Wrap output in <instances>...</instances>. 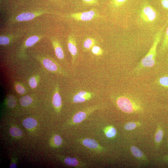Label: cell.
Segmentation results:
<instances>
[{"mask_svg": "<svg viewBox=\"0 0 168 168\" xmlns=\"http://www.w3.org/2000/svg\"><path fill=\"white\" fill-rule=\"evenodd\" d=\"M157 15L156 11L149 4L146 3L142 5L140 12V17L143 21L152 22L156 19Z\"/></svg>", "mask_w": 168, "mask_h": 168, "instance_id": "obj_2", "label": "cell"}, {"mask_svg": "<svg viewBox=\"0 0 168 168\" xmlns=\"http://www.w3.org/2000/svg\"><path fill=\"white\" fill-rule=\"evenodd\" d=\"M7 105L9 107H14L16 104L14 97L12 96H9L7 98Z\"/></svg>", "mask_w": 168, "mask_h": 168, "instance_id": "obj_26", "label": "cell"}, {"mask_svg": "<svg viewBox=\"0 0 168 168\" xmlns=\"http://www.w3.org/2000/svg\"><path fill=\"white\" fill-rule=\"evenodd\" d=\"M163 136V132L162 128L159 126L155 136V141L158 146L162 141Z\"/></svg>", "mask_w": 168, "mask_h": 168, "instance_id": "obj_17", "label": "cell"}, {"mask_svg": "<svg viewBox=\"0 0 168 168\" xmlns=\"http://www.w3.org/2000/svg\"><path fill=\"white\" fill-rule=\"evenodd\" d=\"M158 82L162 86L168 88V76H165L161 77L159 79Z\"/></svg>", "mask_w": 168, "mask_h": 168, "instance_id": "obj_24", "label": "cell"}, {"mask_svg": "<svg viewBox=\"0 0 168 168\" xmlns=\"http://www.w3.org/2000/svg\"><path fill=\"white\" fill-rule=\"evenodd\" d=\"M10 134L14 137H19L22 134V132L21 130L18 128L13 127L11 128L10 130Z\"/></svg>", "mask_w": 168, "mask_h": 168, "instance_id": "obj_23", "label": "cell"}, {"mask_svg": "<svg viewBox=\"0 0 168 168\" xmlns=\"http://www.w3.org/2000/svg\"><path fill=\"white\" fill-rule=\"evenodd\" d=\"M101 107V105H95L86 107L83 110L77 112L72 118V120L73 123L76 124L82 122L89 114Z\"/></svg>", "mask_w": 168, "mask_h": 168, "instance_id": "obj_4", "label": "cell"}, {"mask_svg": "<svg viewBox=\"0 0 168 168\" xmlns=\"http://www.w3.org/2000/svg\"><path fill=\"white\" fill-rule=\"evenodd\" d=\"M43 63L44 67L49 71L55 72L58 71L60 73L63 75H67V74L58 67L56 63L50 59L48 58H44L43 60Z\"/></svg>", "mask_w": 168, "mask_h": 168, "instance_id": "obj_10", "label": "cell"}, {"mask_svg": "<svg viewBox=\"0 0 168 168\" xmlns=\"http://www.w3.org/2000/svg\"><path fill=\"white\" fill-rule=\"evenodd\" d=\"M82 144L85 146L98 152L104 151V149L95 140L89 138H84L81 140Z\"/></svg>", "mask_w": 168, "mask_h": 168, "instance_id": "obj_8", "label": "cell"}, {"mask_svg": "<svg viewBox=\"0 0 168 168\" xmlns=\"http://www.w3.org/2000/svg\"><path fill=\"white\" fill-rule=\"evenodd\" d=\"M64 161L65 164L71 166L83 167L86 166L84 163L74 157H67L64 159Z\"/></svg>", "mask_w": 168, "mask_h": 168, "instance_id": "obj_12", "label": "cell"}, {"mask_svg": "<svg viewBox=\"0 0 168 168\" xmlns=\"http://www.w3.org/2000/svg\"><path fill=\"white\" fill-rule=\"evenodd\" d=\"M95 41L94 40L91 38H88L86 39L84 41L83 44V47L85 51H87L91 49L95 45Z\"/></svg>", "mask_w": 168, "mask_h": 168, "instance_id": "obj_19", "label": "cell"}, {"mask_svg": "<svg viewBox=\"0 0 168 168\" xmlns=\"http://www.w3.org/2000/svg\"><path fill=\"white\" fill-rule=\"evenodd\" d=\"M160 2L163 8L168 11V0H160Z\"/></svg>", "mask_w": 168, "mask_h": 168, "instance_id": "obj_32", "label": "cell"}, {"mask_svg": "<svg viewBox=\"0 0 168 168\" xmlns=\"http://www.w3.org/2000/svg\"><path fill=\"white\" fill-rule=\"evenodd\" d=\"M32 98L28 95L22 97L20 99V103L21 105L24 106H28L32 102Z\"/></svg>", "mask_w": 168, "mask_h": 168, "instance_id": "obj_22", "label": "cell"}, {"mask_svg": "<svg viewBox=\"0 0 168 168\" xmlns=\"http://www.w3.org/2000/svg\"><path fill=\"white\" fill-rule=\"evenodd\" d=\"M29 84L31 88L36 87L37 85V82L35 78L34 77H31L29 80Z\"/></svg>", "mask_w": 168, "mask_h": 168, "instance_id": "obj_30", "label": "cell"}, {"mask_svg": "<svg viewBox=\"0 0 168 168\" xmlns=\"http://www.w3.org/2000/svg\"><path fill=\"white\" fill-rule=\"evenodd\" d=\"M136 126L137 125L135 123L133 122H130L126 123L124 127L125 129L130 130L134 129Z\"/></svg>", "mask_w": 168, "mask_h": 168, "instance_id": "obj_28", "label": "cell"}, {"mask_svg": "<svg viewBox=\"0 0 168 168\" xmlns=\"http://www.w3.org/2000/svg\"><path fill=\"white\" fill-rule=\"evenodd\" d=\"M15 88L16 91L20 94H22L25 91L24 88L20 85H17L16 86Z\"/></svg>", "mask_w": 168, "mask_h": 168, "instance_id": "obj_31", "label": "cell"}, {"mask_svg": "<svg viewBox=\"0 0 168 168\" xmlns=\"http://www.w3.org/2000/svg\"><path fill=\"white\" fill-rule=\"evenodd\" d=\"M165 26L161 27L154 38L153 44L148 52L142 59L139 66L141 67H152L154 65L156 53V48L162 36Z\"/></svg>", "mask_w": 168, "mask_h": 168, "instance_id": "obj_1", "label": "cell"}, {"mask_svg": "<svg viewBox=\"0 0 168 168\" xmlns=\"http://www.w3.org/2000/svg\"><path fill=\"white\" fill-rule=\"evenodd\" d=\"M164 32L162 41L161 50L164 51L168 47V25Z\"/></svg>", "mask_w": 168, "mask_h": 168, "instance_id": "obj_20", "label": "cell"}, {"mask_svg": "<svg viewBox=\"0 0 168 168\" xmlns=\"http://www.w3.org/2000/svg\"><path fill=\"white\" fill-rule=\"evenodd\" d=\"M104 132L106 137L109 138H114L116 134V129L112 126H110L106 128Z\"/></svg>", "mask_w": 168, "mask_h": 168, "instance_id": "obj_18", "label": "cell"}, {"mask_svg": "<svg viewBox=\"0 0 168 168\" xmlns=\"http://www.w3.org/2000/svg\"><path fill=\"white\" fill-rule=\"evenodd\" d=\"M117 105L119 108L123 111L131 113L137 110L140 107L134 103L129 98L125 96L119 97L116 101Z\"/></svg>", "mask_w": 168, "mask_h": 168, "instance_id": "obj_3", "label": "cell"}, {"mask_svg": "<svg viewBox=\"0 0 168 168\" xmlns=\"http://www.w3.org/2000/svg\"><path fill=\"white\" fill-rule=\"evenodd\" d=\"M16 38V36L13 35H2L0 36V44L1 45H6Z\"/></svg>", "mask_w": 168, "mask_h": 168, "instance_id": "obj_16", "label": "cell"}, {"mask_svg": "<svg viewBox=\"0 0 168 168\" xmlns=\"http://www.w3.org/2000/svg\"><path fill=\"white\" fill-rule=\"evenodd\" d=\"M17 167L16 164L15 163H12L10 166V168H16Z\"/></svg>", "mask_w": 168, "mask_h": 168, "instance_id": "obj_35", "label": "cell"}, {"mask_svg": "<svg viewBox=\"0 0 168 168\" xmlns=\"http://www.w3.org/2000/svg\"><path fill=\"white\" fill-rule=\"evenodd\" d=\"M68 47L72 56V63L74 64L77 54V44L74 37L71 35L68 37Z\"/></svg>", "mask_w": 168, "mask_h": 168, "instance_id": "obj_9", "label": "cell"}, {"mask_svg": "<svg viewBox=\"0 0 168 168\" xmlns=\"http://www.w3.org/2000/svg\"><path fill=\"white\" fill-rule=\"evenodd\" d=\"M94 96L95 94L92 92L80 91L74 95L73 101L75 103H82L91 99Z\"/></svg>", "mask_w": 168, "mask_h": 168, "instance_id": "obj_7", "label": "cell"}, {"mask_svg": "<svg viewBox=\"0 0 168 168\" xmlns=\"http://www.w3.org/2000/svg\"><path fill=\"white\" fill-rule=\"evenodd\" d=\"M51 39L54 48V52L56 56L59 59H63L64 54L59 43L56 39L51 38Z\"/></svg>", "mask_w": 168, "mask_h": 168, "instance_id": "obj_11", "label": "cell"}, {"mask_svg": "<svg viewBox=\"0 0 168 168\" xmlns=\"http://www.w3.org/2000/svg\"><path fill=\"white\" fill-rule=\"evenodd\" d=\"M96 16L95 12L91 10L87 12L71 14L68 16L76 20L86 21L92 20Z\"/></svg>", "mask_w": 168, "mask_h": 168, "instance_id": "obj_5", "label": "cell"}, {"mask_svg": "<svg viewBox=\"0 0 168 168\" xmlns=\"http://www.w3.org/2000/svg\"><path fill=\"white\" fill-rule=\"evenodd\" d=\"M85 3L88 4H92L96 3L97 2L96 0H83Z\"/></svg>", "mask_w": 168, "mask_h": 168, "instance_id": "obj_33", "label": "cell"}, {"mask_svg": "<svg viewBox=\"0 0 168 168\" xmlns=\"http://www.w3.org/2000/svg\"><path fill=\"white\" fill-rule=\"evenodd\" d=\"M131 152L133 156L138 158H140L144 156L142 152L137 147L132 146L131 148Z\"/></svg>", "mask_w": 168, "mask_h": 168, "instance_id": "obj_21", "label": "cell"}, {"mask_svg": "<svg viewBox=\"0 0 168 168\" xmlns=\"http://www.w3.org/2000/svg\"><path fill=\"white\" fill-rule=\"evenodd\" d=\"M37 124V121L31 118H27L24 120L23 122L24 126L28 129H30L35 127Z\"/></svg>", "mask_w": 168, "mask_h": 168, "instance_id": "obj_15", "label": "cell"}, {"mask_svg": "<svg viewBox=\"0 0 168 168\" xmlns=\"http://www.w3.org/2000/svg\"><path fill=\"white\" fill-rule=\"evenodd\" d=\"M42 38V35H33L29 37L25 42L26 47H30L33 46Z\"/></svg>", "mask_w": 168, "mask_h": 168, "instance_id": "obj_13", "label": "cell"}, {"mask_svg": "<svg viewBox=\"0 0 168 168\" xmlns=\"http://www.w3.org/2000/svg\"><path fill=\"white\" fill-rule=\"evenodd\" d=\"M92 53L96 56H99L102 55L103 51L101 48L99 46L94 45L91 49Z\"/></svg>", "mask_w": 168, "mask_h": 168, "instance_id": "obj_25", "label": "cell"}, {"mask_svg": "<svg viewBox=\"0 0 168 168\" xmlns=\"http://www.w3.org/2000/svg\"><path fill=\"white\" fill-rule=\"evenodd\" d=\"M54 144L56 146H59L62 143V138L59 135H56L54 137Z\"/></svg>", "mask_w": 168, "mask_h": 168, "instance_id": "obj_29", "label": "cell"}, {"mask_svg": "<svg viewBox=\"0 0 168 168\" xmlns=\"http://www.w3.org/2000/svg\"><path fill=\"white\" fill-rule=\"evenodd\" d=\"M56 92L54 95L53 98L52 103L54 107L56 108L59 109L62 104L61 97L58 92V88H56Z\"/></svg>", "mask_w": 168, "mask_h": 168, "instance_id": "obj_14", "label": "cell"}, {"mask_svg": "<svg viewBox=\"0 0 168 168\" xmlns=\"http://www.w3.org/2000/svg\"><path fill=\"white\" fill-rule=\"evenodd\" d=\"M162 159L164 161H168V155L163 157Z\"/></svg>", "mask_w": 168, "mask_h": 168, "instance_id": "obj_34", "label": "cell"}, {"mask_svg": "<svg viewBox=\"0 0 168 168\" xmlns=\"http://www.w3.org/2000/svg\"><path fill=\"white\" fill-rule=\"evenodd\" d=\"M46 13V12L43 11L23 12L16 16L14 21L17 22L29 21Z\"/></svg>", "mask_w": 168, "mask_h": 168, "instance_id": "obj_6", "label": "cell"}, {"mask_svg": "<svg viewBox=\"0 0 168 168\" xmlns=\"http://www.w3.org/2000/svg\"><path fill=\"white\" fill-rule=\"evenodd\" d=\"M128 0H112V4L115 7H119L123 5Z\"/></svg>", "mask_w": 168, "mask_h": 168, "instance_id": "obj_27", "label": "cell"}]
</instances>
